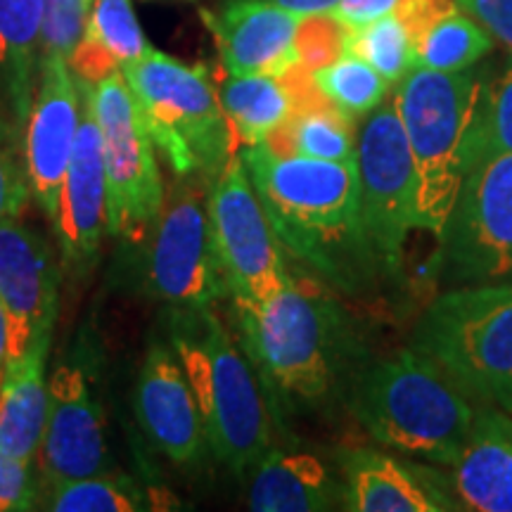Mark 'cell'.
Masks as SVG:
<instances>
[{
  "mask_svg": "<svg viewBox=\"0 0 512 512\" xmlns=\"http://www.w3.org/2000/svg\"><path fill=\"white\" fill-rule=\"evenodd\" d=\"M349 53L366 60L389 81V86L399 83L413 69L411 41L394 15L380 17L351 31Z\"/></svg>",
  "mask_w": 512,
  "mask_h": 512,
  "instance_id": "31",
  "label": "cell"
},
{
  "mask_svg": "<svg viewBox=\"0 0 512 512\" xmlns=\"http://www.w3.org/2000/svg\"><path fill=\"white\" fill-rule=\"evenodd\" d=\"M171 344L200 408L207 446L233 472H249L271 451L268 403L252 363L211 309L176 311Z\"/></svg>",
  "mask_w": 512,
  "mask_h": 512,
  "instance_id": "3",
  "label": "cell"
},
{
  "mask_svg": "<svg viewBox=\"0 0 512 512\" xmlns=\"http://www.w3.org/2000/svg\"><path fill=\"white\" fill-rule=\"evenodd\" d=\"M249 472L247 505L254 512H318L337 501L328 467L311 453L271 448Z\"/></svg>",
  "mask_w": 512,
  "mask_h": 512,
  "instance_id": "21",
  "label": "cell"
},
{
  "mask_svg": "<svg viewBox=\"0 0 512 512\" xmlns=\"http://www.w3.org/2000/svg\"><path fill=\"white\" fill-rule=\"evenodd\" d=\"M107 178V230L126 242H143L164 207L157 147L124 74L112 72L93 86Z\"/></svg>",
  "mask_w": 512,
  "mask_h": 512,
  "instance_id": "8",
  "label": "cell"
},
{
  "mask_svg": "<svg viewBox=\"0 0 512 512\" xmlns=\"http://www.w3.org/2000/svg\"><path fill=\"white\" fill-rule=\"evenodd\" d=\"M451 494L460 510L512 512V418L477 413L463 448L451 463Z\"/></svg>",
  "mask_w": 512,
  "mask_h": 512,
  "instance_id": "20",
  "label": "cell"
},
{
  "mask_svg": "<svg viewBox=\"0 0 512 512\" xmlns=\"http://www.w3.org/2000/svg\"><path fill=\"white\" fill-rule=\"evenodd\" d=\"M271 3L306 17V15H320V12H332L339 0H271Z\"/></svg>",
  "mask_w": 512,
  "mask_h": 512,
  "instance_id": "39",
  "label": "cell"
},
{
  "mask_svg": "<svg viewBox=\"0 0 512 512\" xmlns=\"http://www.w3.org/2000/svg\"><path fill=\"white\" fill-rule=\"evenodd\" d=\"M439 242L446 285L512 283V155L472 164Z\"/></svg>",
  "mask_w": 512,
  "mask_h": 512,
  "instance_id": "10",
  "label": "cell"
},
{
  "mask_svg": "<svg viewBox=\"0 0 512 512\" xmlns=\"http://www.w3.org/2000/svg\"><path fill=\"white\" fill-rule=\"evenodd\" d=\"M136 415L147 441L176 465H190L207 448L202 415L176 349L152 342L136 382Z\"/></svg>",
  "mask_w": 512,
  "mask_h": 512,
  "instance_id": "17",
  "label": "cell"
},
{
  "mask_svg": "<svg viewBox=\"0 0 512 512\" xmlns=\"http://www.w3.org/2000/svg\"><path fill=\"white\" fill-rule=\"evenodd\" d=\"M81 124L79 83L62 57H41L38 86L24 126V150L34 197L43 214L55 223L60 192L72 162Z\"/></svg>",
  "mask_w": 512,
  "mask_h": 512,
  "instance_id": "15",
  "label": "cell"
},
{
  "mask_svg": "<svg viewBox=\"0 0 512 512\" xmlns=\"http://www.w3.org/2000/svg\"><path fill=\"white\" fill-rule=\"evenodd\" d=\"M313 81L325 98L349 117L370 114L389 93V81L354 53H344L328 67L313 72Z\"/></svg>",
  "mask_w": 512,
  "mask_h": 512,
  "instance_id": "29",
  "label": "cell"
},
{
  "mask_svg": "<svg viewBox=\"0 0 512 512\" xmlns=\"http://www.w3.org/2000/svg\"><path fill=\"white\" fill-rule=\"evenodd\" d=\"M494 48V38L475 17L458 10L427 31L413 50V67L465 72Z\"/></svg>",
  "mask_w": 512,
  "mask_h": 512,
  "instance_id": "28",
  "label": "cell"
},
{
  "mask_svg": "<svg viewBox=\"0 0 512 512\" xmlns=\"http://www.w3.org/2000/svg\"><path fill=\"white\" fill-rule=\"evenodd\" d=\"M347 112L335 105L313 107V110L292 112L271 138L266 147L275 155H299L328 162H347L356 157L354 126Z\"/></svg>",
  "mask_w": 512,
  "mask_h": 512,
  "instance_id": "27",
  "label": "cell"
},
{
  "mask_svg": "<svg viewBox=\"0 0 512 512\" xmlns=\"http://www.w3.org/2000/svg\"><path fill=\"white\" fill-rule=\"evenodd\" d=\"M351 27L339 19L335 12H320V15L302 17L294 38V50H297V64H302L309 72L328 67L349 53Z\"/></svg>",
  "mask_w": 512,
  "mask_h": 512,
  "instance_id": "33",
  "label": "cell"
},
{
  "mask_svg": "<svg viewBox=\"0 0 512 512\" xmlns=\"http://www.w3.org/2000/svg\"><path fill=\"white\" fill-rule=\"evenodd\" d=\"M202 19L228 74L283 76L297 64V12L271 0H226L221 8L204 10Z\"/></svg>",
  "mask_w": 512,
  "mask_h": 512,
  "instance_id": "18",
  "label": "cell"
},
{
  "mask_svg": "<svg viewBox=\"0 0 512 512\" xmlns=\"http://www.w3.org/2000/svg\"><path fill=\"white\" fill-rule=\"evenodd\" d=\"M456 3L489 31L494 43L508 50L512 60V0H456Z\"/></svg>",
  "mask_w": 512,
  "mask_h": 512,
  "instance_id": "37",
  "label": "cell"
},
{
  "mask_svg": "<svg viewBox=\"0 0 512 512\" xmlns=\"http://www.w3.org/2000/svg\"><path fill=\"white\" fill-rule=\"evenodd\" d=\"M238 152L280 247L335 290L366 292L382 264L363 223L354 159L283 157L266 145Z\"/></svg>",
  "mask_w": 512,
  "mask_h": 512,
  "instance_id": "1",
  "label": "cell"
},
{
  "mask_svg": "<svg viewBox=\"0 0 512 512\" xmlns=\"http://www.w3.org/2000/svg\"><path fill=\"white\" fill-rule=\"evenodd\" d=\"M43 0H0V74L12 119L27 126L41 67Z\"/></svg>",
  "mask_w": 512,
  "mask_h": 512,
  "instance_id": "24",
  "label": "cell"
},
{
  "mask_svg": "<svg viewBox=\"0 0 512 512\" xmlns=\"http://www.w3.org/2000/svg\"><path fill=\"white\" fill-rule=\"evenodd\" d=\"M344 508L354 512H451L460 510L451 486L432 472L401 463L375 448H354L344 458Z\"/></svg>",
  "mask_w": 512,
  "mask_h": 512,
  "instance_id": "19",
  "label": "cell"
},
{
  "mask_svg": "<svg viewBox=\"0 0 512 512\" xmlns=\"http://www.w3.org/2000/svg\"><path fill=\"white\" fill-rule=\"evenodd\" d=\"M43 486L112 472L102 411L86 373L60 363L48 380V418L38 446Z\"/></svg>",
  "mask_w": 512,
  "mask_h": 512,
  "instance_id": "14",
  "label": "cell"
},
{
  "mask_svg": "<svg viewBox=\"0 0 512 512\" xmlns=\"http://www.w3.org/2000/svg\"><path fill=\"white\" fill-rule=\"evenodd\" d=\"M31 200L24 126L0 117V221L19 219Z\"/></svg>",
  "mask_w": 512,
  "mask_h": 512,
  "instance_id": "32",
  "label": "cell"
},
{
  "mask_svg": "<svg viewBox=\"0 0 512 512\" xmlns=\"http://www.w3.org/2000/svg\"><path fill=\"white\" fill-rule=\"evenodd\" d=\"M216 91L238 150L264 145L294 112L290 91L280 76L230 74Z\"/></svg>",
  "mask_w": 512,
  "mask_h": 512,
  "instance_id": "25",
  "label": "cell"
},
{
  "mask_svg": "<svg viewBox=\"0 0 512 512\" xmlns=\"http://www.w3.org/2000/svg\"><path fill=\"white\" fill-rule=\"evenodd\" d=\"M494 155H512V60L482 86L472 131V164Z\"/></svg>",
  "mask_w": 512,
  "mask_h": 512,
  "instance_id": "30",
  "label": "cell"
},
{
  "mask_svg": "<svg viewBox=\"0 0 512 512\" xmlns=\"http://www.w3.org/2000/svg\"><path fill=\"white\" fill-rule=\"evenodd\" d=\"M354 162L370 245L382 271L396 273L408 233L418 228V183L394 98L366 114L358 128Z\"/></svg>",
  "mask_w": 512,
  "mask_h": 512,
  "instance_id": "12",
  "label": "cell"
},
{
  "mask_svg": "<svg viewBox=\"0 0 512 512\" xmlns=\"http://www.w3.org/2000/svg\"><path fill=\"white\" fill-rule=\"evenodd\" d=\"M41 508L53 512H140L169 510L178 505L176 498L166 491H147L131 477L105 472L46 486Z\"/></svg>",
  "mask_w": 512,
  "mask_h": 512,
  "instance_id": "26",
  "label": "cell"
},
{
  "mask_svg": "<svg viewBox=\"0 0 512 512\" xmlns=\"http://www.w3.org/2000/svg\"><path fill=\"white\" fill-rule=\"evenodd\" d=\"M147 48L131 0H93L69 67L74 76L95 86L124 64L138 60Z\"/></svg>",
  "mask_w": 512,
  "mask_h": 512,
  "instance_id": "23",
  "label": "cell"
},
{
  "mask_svg": "<svg viewBox=\"0 0 512 512\" xmlns=\"http://www.w3.org/2000/svg\"><path fill=\"white\" fill-rule=\"evenodd\" d=\"M46 486L38 482L29 460L0 451V512H27L41 508Z\"/></svg>",
  "mask_w": 512,
  "mask_h": 512,
  "instance_id": "35",
  "label": "cell"
},
{
  "mask_svg": "<svg viewBox=\"0 0 512 512\" xmlns=\"http://www.w3.org/2000/svg\"><path fill=\"white\" fill-rule=\"evenodd\" d=\"M458 10L456 0H399L392 15L401 22L411 41V50H415L434 24Z\"/></svg>",
  "mask_w": 512,
  "mask_h": 512,
  "instance_id": "36",
  "label": "cell"
},
{
  "mask_svg": "<svg viewBox=\"0 0 512 512\" xmlns=\"http://www.w3.org/2000/svg\"><path fill=\"white\" fill-rule=\"evenodd\" d=\"M399 0H339L335 5V15L351 29L366 27L375 19L392 15Z\"/></svg>",
  "mask_w": 512,
  "mask_h": 512,
  "instance_id": "38",
  "label": "cell"
},
{
  "mask_svg": "<svg viewBox=\"0 0 512 512\" xmlns=\"http://www.w3.org/2000/svg\"><path fill=\"white\" fill-rule=\"evenodd\" d=\"M136 95L155 147L176 176L214 178L238 152L221 110L219 91L204 64H188L147 48L121 67Z\"/></svg>",
  "mask_w": 512,
  "mask_h": 512,
  "instance_id": "6",
  "label": "cell"
},
{
  "mask_svg": "<svg viewBox=\"0 0 512 512\" xmlns=\"http://www.w3.org/2000/svg\"><path fill=\"white\" fill-rule=\"evenodd\" d=\"M411 344L467 392L512 413V283L460 285L437 294Z\"/></svg>",
  "mask_w": 512,
  "mask_h": 512,
  "instance_id": "7",
  "label": "cell"
},
{
  "mask_svg": "<svg viewBox=\"0 0 512 512\" xmlns=\"http://www.w3.org/2000/svg\"><path fill=\"white\" fill-rule=\"evenodd\" d=\"M0 304L8 320L5 366L34 349H50L60 268L50 242L19 219L0 221Z\"/></svg>",
  "mask_w": 512,
  "mask_h": 512,
  "instance_id": "13",
  "label": "cell"
},
{
  "mask_svg": "<svg viewBox=\"0 0 512 512\" xmlns=\"http://www.w3.org/2000/svg\"><path fill=\"white\" fill-rule=\"evenodd\" d=\"M484 81L475 72H434L413 67L396 83L399 110L415 183H418V228L444 233L448 216L472 169V131Z\"/></svg>",
  "mask_w": 512,
  "mask_h": 512,
  "instance_id": "4",
  "label": "cell"
},
{
  "mask_svg": "<svg viewBox=\"0 0 512 512\" xmlns=\"http://www.w3.org/2000/svg\"><path fill=\"white\" fill-rule=\"evenodd\" d=\"M214 178L178 176L169 202L152 230L147 285L152 297L181 309H211L228 294L209 219V188Z\"/></svg>",
  "mask_w": 512,
  "mask_h": 512,
  "instance_id": "11",
  "label": "cell"
},
{
  "mask_svg": "<svg viewBox=\"0 0 512 512\" xmlns=\"http://www.w3.org/2000/svg\"><path fill=\"white\" fill-rule=\"evenodd\" d=\"M349 408L377 444L441 465L456 460L479 413L463 384L415 349L363 368Z\"/></svg>",
  "mask_w": 512,
  "mask_h": 512,
  "instance_id": "2",
  "label": "cell"
},
{
  "mask_svg": "<svg viewBox=\"0 0 512 512\" xmlns=\"http://www.w3.org/2000/svg\"><path fill=\"white\" fill-rule=\"evenodd\" d=\"M43 31H41V57H69L79 46L86 29L88 0H43Z\"/></svg>",
  "mask_w": 512,
  "mask_h": 512,
  "instance_id": "34",
  "label": "cell"
},
{
  "mask_svg": "<svg viewBox=\"0 0 512 512\" xmlns=\"http://www.w3.org/2000/svg\"><path fill=\"white\" fill-rule=\"evenodd\" d=\"M81 124L76 133L72 162L64 174L55 233L64 266L72 273H86L98 259L107 230V178L102 133L93 107V83L81 81Z\"/></svg>",
  "mask_w": 512,
  "mask_h": 512,
  "instance_id": "16",
  "label": "cell"
},
{
  "mask_svg": "<svg viewBox=\"0 0 512 512\" xmlns=\"http://www.w3.org/2000/svg\"><path fill=\"white\" fill-rule=\"evenodd\" d=\"M50 349L8 363L0 380V451L34 463L48 418L46 361Z\"/></svg>",
  "mask_w": 512,
  "mask_h": 512,
  "instance_id": "22",
  "label": "cell"
},
{
  "mask_svg": "<svg viewBox=\"0 0 512 512\" xmlns=\"http://www.w3.org/2000/svg\"><path fill=\"white\" fill-rule=\"evenodd\" d=\"M242 344L264 380L290 401L330 394L342 361V316L335 299L311 280L287 278L254 311H238Z\"/></svg>",
  "mask_w": 512,
  "mask_h": 512,
  "instance_id": "5",
  "label": "cell"
},
{
  "mask_svg": "<svg viewBox=\"0 0 512 512\" xmlns=\"http://www.w3.org/2000/svg\"><path fill=\"white\" fill-rule=\"evenodd\" d=\"M209 219L235 309H259L283 290L290 273L240 152L230 155L211 181Z\"/></svg>",
  "mask_w": 512,
  "mask_h": 512,
  "instance_id": "9",
  "label": "cell"
},
{
  "mask_svg": "<svg viewBox=\"0 0 512 512\" xmlns=\"http://www.w3.org/2000/svg\"><path fill=\"white\" fill-rule=\"evenodd\" d=\"M93 3V0H88V5H91Z\"/></svg>",
  "mask_w": 512,
  "mask_h": 512,
  "instance_id": "41",
  "label": "cell"
},
{
  "mask_svg": "<svg viewBox=\"0 0 512 512\" xmlns=\"http://www.w3.org/2000/svg\"><path fill=\"white\" fill-rule=\"evenodd\" d=\"M5 356H8V320H5V309L0 304V380H3Z\"/></svg>",
  "mask_w": 512,
  "mask_h": 512,
  "instance_id": "40",
  "label": "cell"
}]
</instances>
